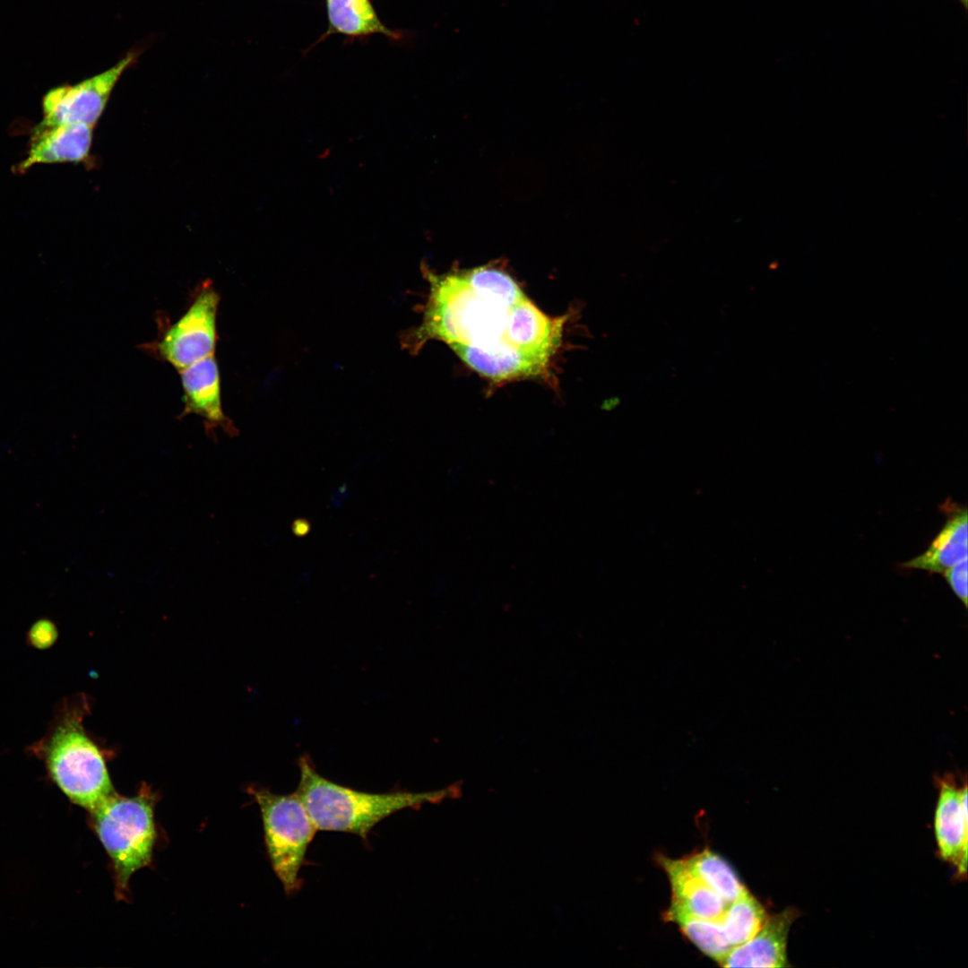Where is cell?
Wrapping results in <instances>:
<instances>
[{
    "mask_svg": "<svg viewBox=\"0 0 968 968\" xmlns=\"http://www.w3.org/2000/svg\"><path fill=\"white\" fill-rule=\"evenodd\" d=\"M428 293L419 325L402 333L417 354L445 342L472 370L495 383L550 379L566 316H549L505 271L490 266L436 274L423 267Z\"/></svg>",
    "mask_w": 968,
    "mask_h": 968,
    "instance_id": "6da1fadb",
    "label": "cell"
},
{
    "mask_svg": "<svg viewBox=\"0 0 968 968\" xmlns=\"http://www.w3.org/2000/svg\"><path fill=\"white\" fill-rule=\"evenodd\" d=\"M297 795L305 805L317 831L342 832L367 840L372 829L391 815L406 808L418 809L459 794L454 785L423 792L393 791L372 793L341 785L322 776L307 756L298 761Z\"/></svg>",
    "mask_w": 968,
    "mask_h": 968,
    "instance_id": "7a4b0ae2",
    "label": "cell"
},
{
    "mask_svg": "<svg viewBox=\"0 0 968 968\" xmlns=\"http://www.w3.org/2000/svg\"><path fill=\"white\" fill-rule=\"evenodd\" d=\"M85 704L65 709L37 747L59 789L92 811L116 791L102 753L83 728Z\"/></svg>",
    "mask_w": 968,
    "mask_h": 968,
    "instance_id": "3957f363",
    "label": "cell"
},
{
    "mask_svg": "<svg viewBox=\"0 0 968 968\" xmlns=\"http://www.w3.org/2000/svg\"><path fill=\"white\" fill-rule=\"evenodd\" d=\"M153 797L143 788L138 795L117 792L91 812L93 826L112 860L116 893L123 897L131 876L151 860L155 841Z\"/></svg>",
    "mask_w": 968,
    "mask_h": 968,
    "instance_id": "277c9868",
    "label": "cell"
},
{
    "mask_svg": "<svg viewBox=\"0 0 968 968\" xmlns=\"http://www.w3.org/2000/svg\"><path fill=\"white\" fill-rule=\"evenodd\" d=\"M249 792L261 811L272 870L286 895H293L302 886L299 873L317 829L295 791L276 794L268 789L251 787Z\"/></svg>",
    "mask_w": 968,
    "mask_h": 968,
    "instance_id": "5b68a950",
    "label": "cell"
},
{
    "mask_svg": "<svg viewBox=\"0 0 968 968\" xmlns=\"http://www.w3.org/2000/svg\"><path fill=\"white\" fill-rule=\"evenodd\" d=\"M220 297L208 282L202 285L187 310L155 341L147 344L157 358L177 371L214 354Z\"/></svg>",
    "mask_w": 968,
    "mask_h": 968,
    "instance_id": "8992f818",
    "label": "cell"
},
{
    "mask_svg": "<svg viewBox=\"0 0 968 968\" xmlns=\"http://www.w3.org/2000/svg\"><path fill=\"white\" fill-rule=\"evenodd\" d=\"M134 59L135 55L129 53L100 73L73 85H62L48 91L43 97V118L38 125H94L103 113L119 78Z\"/></svg>",
    "mask_w": 968,
    "mask_h": 968,
    "instance_id": "52a82bcc",
    "label": "cell"
},
{
    "mask_svg": "<svg viewBox=\"0 0 968 968\" xmlns=\"http://www.w3.org/2000/svg\"><path fill=\"white\" fill-rule=\"evenodd\" d=\"M178 373L184 402L178 419L190 414L202 418L207 436L213 440L216 439L218 428L228 436H237V428L222 409L220 372L214 354Z\"/></svg>",
    "mask_w": 968,
    "mask_h": 968,
    "instance_id": "ba28073f",
    "label": "cell"
},
{
    "mask_svg": "<svg viewBox=\"0 0 968 968\" xmlns=\"http://www.w3.org/2000/svg\"><path fill=\"white\" fill-rule=\"evenodd\" d=\"M935 834L942 860L955 865L959 876L967 868V786L958 788L948 779L940 780L935 812Z\"/></svg>",
    "mask_w": 968,
    "mask_h": 968,
    "instance_id": "9c48e42d",
    "label": "cell"
},
{
    "mask_svg": "<svg viewBox=\"0 0 968 968\" xmlns=\"http://www.w3.org/2000/svg\"><path fill=\"white\" fill-rule=\"evenodd\" d=\"M94 125L67 124L37 125L32 130L28 154L15 171L23 173L39 164L81 162L90 153Z\"/></svg>",
    "mask_w": 968,
    "mask_h": 968,
    "instance_id": "30bf717a",
    "label": "cell"
},
{
    "mask_svg": "<svg viewBox=\"0 0 968 968\" xmlns=\"http://www.w3.org/2000/svg\"><path fill=\"white\" fill-rule=\"evenodd\" d=\"M799 911L789 907L768 916L747 942L732 947L719 964L723 967H788L787 942Z\"/></svg>",
    "mask_w": 968,
    "mask_h": 968,
    "instance_id": "8fae6325",
    "label": "cell"
},
{
    "mask_svg": "<svg viewBox=\"0 0 968 968\" xmlns=\"http://www.w3.org/2000/svg\"><path fill=\"white\" fill-rule=\"evenodd\" d=\"M656 861L670 884V906L699 919L721 921L729 904L687 868L683 858L658 854Z\"/></svg>",
    "mask_w": 968,
    "mask_h": 968,
    "instance_id": "7c38bea8",
    "label": "cell"
},
{
    "mask_svg": "<svg viewBox=\"0 0 968 968\" xmlns=\"http://www.w3.org/2000/svg\"><path fill=\"white\" fill-rule=\"evenodd\" d=\"M967 510L953 513L929 547L920 556L903 563L904 567L943 574L967 558Z\"/></svg>",
    "mask_w": 968,
    "mask_h": 968,
    "instance_id": "4fadbf2b",
    "label": "cell"
},
{
    "mask_svg": "<svg viewBox=\"0 0 968 968\" xmlns=\"http://www.w3.org/2000/svg\"><path fill=\"white\" fill-rule=\"evenodd\" d=\"M329 27L324 34L362 37L380 33L397 39L401 34L387 28L378 18L370 0H326Z\"/></svg>",
    "mask_w": 968,
    "mask_h": 968,
    "instance_id": "5bb4252c",
    "label": "cell"
},
{
    "mask_svg": "<svg viewBox=\"0 0 968 968\" xmlns=\"http://www.w3.org/2000/svg\"><path fill=\"white\" fill-rule=\"evenodd\" d=\"M683 860L687 868L728 904L748 891L731 866L708 848L687 855Z\"/></svg>",
    "mask_w": 968,
    "mask_h": 968,
    "instance_id": "9a60e30c",
    "label": "cell"
},
{
    "mask_svg": "<svg viewBox=\"0 0 968 968\" xmlns=\"http://www.w3.org/2000/svg\"><path fill=\"white\" fill-rule=\"evenodd\" d=\"M663 919L677 924L687 939L718 964L732 948L720 921L699 919L670 905L664 912Z\"/></svg>",
    "mask_w": 968,
    "mask_h": 968,
    "instance_id": "2e32d148",
    "label": "cell"
},
{
    "mask_svg": "<svg viewBox=\"0 0 968 968\" xmlns=\"http://www.w3.org/2000/svg\"><path fill=\"white\" fill-rule=\"evenodd\" d=\"M768 915L762 903L748 891L730 903L721 924L732 947L750 939L764 925Z\"/></svg>",
    "mask_w": 968,
    "mask_h": 968,
    "instance_id": "e0dca14e",
    "label": "cell"
},
{
    "mask_svg": "<svg viewBox=\"0 0 968 968\" xmlns=\"http://www.w3.org/2000/svg\"><path fill=\"white\" fill-rule=\"evenodd\" d=\"M967 568V558H964L943 573L950 588L965 608L968 601Z\"/></svg>",
    "mask_w": 968,
    "mask_h": 968,
    "instance_id": "ac0fdd59",
    "label": "cell"
},
{
    "mask_svg": "<svg viewBox=\"0 0 968 968\" xmlns=\"http://www.w3.org/2000/svg\"><path fill=\"white\" fill-rule=\"evenodd\" d=\"M57 638V631L55 625L48 620L36 622L29 631V641L31 645L39 649H46L54 644Z\"/></svg>",
    "mask_w": 968,
    "mask_h": 968,
    "instance_id": "d6986e66",
    "label": "cell"
},
{
    "mask_svg": "<svg viewBox=\"0 0 968 968\" xmlns=\"http://www.w3.org/2000/svg\"><path fill=\"white\" fill-rule=\"evenodd\" d=\"M292 531L297 536H304L309 531V523L305 520H297L293 523Z\"/></svg>",
    "mask_w": 968,
    "mask_h": 968,
    "instance_id": "ffe728a7",
    "label": "cell"
}]
</instances>
